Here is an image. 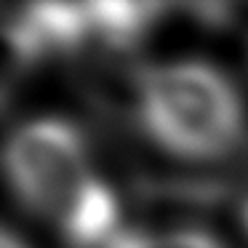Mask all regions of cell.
<instances>
[{"mask_svg":"<svg viewBox=\"0 0 248 248\" xmlns=\"http://www.w3.org/2000/svg\"><path fill=\"white\" fill-rule=\"evenodd\" d=\"M136 115L160 150L216 160L243 136V104L224 72L205 62H168L136 80Z\"/></svg>","mask_w":248,"mask_h":248,"instance_id":"obj_1","label":"cell"},{"mask_svg":"<svg viewBox=\"0 0 248 248\" xmlns=\"http://www.w3.org/2000/svg\"><path fill=\"white\" fill-rule=\"evenodd\" d=\"M6 32L19 59H40L91 40V22L86 3H30L8 19Z\"/></svg>","mask_w":248,"mask_h":248,"instance_id":"obj_3","label":"cell"},{"mask_svg":"<svg viewBox=\"0 0 248 248\" xmlns=\"http://www.w3.org/2000/svg\"><path fill=\"white\" fill-rule=\"evenodd\" d=\"M91 38L104 46H125L136 43L150 30L155 16L163 11L157 3H86Z\"/></svg>","mask_w":248,"mask_h":248,"instance_id":"obj_5","label":"cell"},{"mask_svg":"<svg viewBox=\"0 0 248 248\" xmlns=\"http://www.w3.org/2000/svg\"><path fill=\"white\" fill-rule=\"evenodd\" d=\"M0 248H27V243L19 240L11 230H3V237H0Z\"/></svg>","mask_w":248,"mask_h":248,"instance_id":"obj_7","label":"cell"},{"mask_svg":"<svg viewBox=\"0 0 248 248\" xmlns=\"http://www.w3.org/2000/svg\"><path fill=\"white\" fill-rule=\"evenodd\" d=\"M109 248H224L214 235L203 230H173L163 235H136L120 232Z\"/></svg>","mask_w":248,"mask_h":248,"instance_id":"obj_6","label":"cell"},{"mask_svg":"<svg viewBox=\"0 0 248 248\" xmlns=\"http://www.w3.org/2000/svg\"><path fill=\"white\" fill-rule=\"evenodd\" d=\"M243 224H246V230H248V200H246V205H243Z\"/></svg>","mask_w":248,"mask_h":248,"instance_id":"obj_8","label":"cell"},{"mask_svg":"<svg viewBox=\"0 0 248 248\" xmlns=\"http://www.w3.org/2000/svg\"><path fill=\"white\" fill-rule=\"evenodd\" d=\"M6 171L16 198L54 221L93 176L83 134L64 118H38L19 125L6 144Z\"/></svg>","mask_w":248,"mask_h":248,"instance_id":"obj_2","label":"cell"},{"mask_svg":"<svg viewBox=\"0 0 248 248\" xmlns=\"http://www.w3.org/2000/svg\"><path fill=\"white\" fill-rule=\"evenodd\" d=\"M75 248H109L120 235V205L115 192L99 176H91L56 219Z\"/></svg>","mask_w":248,"mask_h":248,"instance_id":"obj_4","label":"cell"}]
</instances>
